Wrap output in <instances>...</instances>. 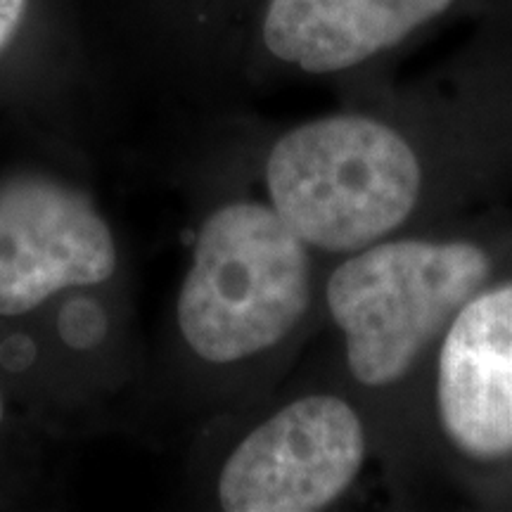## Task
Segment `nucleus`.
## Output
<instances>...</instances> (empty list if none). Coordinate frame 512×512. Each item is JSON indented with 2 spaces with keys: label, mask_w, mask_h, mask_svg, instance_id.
Here are the masks:
<instances>
[{
  "label": "nucleus",
  "mask_w": 512,
  "mask_h": 512,
  "mask_svg": "<svg viewBox=\"0 0 512 512\" xmlns=\"http://www.w3.org/2000/svg\"><path fill=\"white\" fill-rule=\"evenodd\" d=\"M306 242L254 202L226 204L204 221L178 294V328L209 363L275 347L309 309Z\"/></svg>",
  "instance_id": "nucleus-1"
},
{
  "label": "nucleus",
  "mask_w": 512,
  "mask_h": 512,
  "mask_svg": "<svg viewBox=\"0 0 512 512\" xmlns=\"http://www.w3.org/2000/svg\"><path fill=\"white\" fill-rule=\"evenodd\" d=\"M420 181L411 145L368 117L294 128L266 162L275 214L325 252H356L392 233L415 209Z\"/></svg>",
  "instance_id": "nucleus-2"
},
{
  "label": "nucleus",
  "mask_w": 512,
  "mask_h": 512,
  "mask_svg": "<svg viewBox=\"0 0 512 512\" xmlns=\"http://www.w3.org/2000/svg\"><path fill=\"white\" fill-rule=\"evenodd\" d=\"M489 256L470 242L399 240L363 249L332 273L328 306L354 377L394 384L475 297Z\"/></svg>",
  "instance_id": "nucleus-3"
},
{
  "label": "nucleus",
  "mask_w": 512,
  "mask_h": 512,
  "mask_svg": "<svg viewBox=\"0 0 512 512\" xmlns=\"http://www.w3.org/2000/svg\"><path fill=\"white\" fill-rule=\"evenodd\" d=\"M366 434L335 396L280 408L230 453L219 477L228 512H313L337 501L361 472Z\"/></svg>",
  "instance_id": "nucleus-4"
},
{
  "label": "nucleus",
  "mask_w": 512,
  "mask_h": 512,
  "mask_svg": "<svg viewBox=\"0 0 512 512\" xmlns=\"http://www.w3.org/2000/svg\"><path fill=\"white\" fill-rule=\"evenodd\" d=\"M114 271L112 230L86 195L34 174L0 183V316H22Z\"/></svg>",
  "instance_id": "nucleus-5"
},
{
  "label": "nucleus",
  "mask_w": 512,
  "mask_h": 512,
  "mask_svg": "<svg viewBox=\"0 0 512 512\" xmlns=\"http://www.w3.org/2000/svg\"><path fill=\"white\" fill-rule=\"evenodd\" d=\"M437 399L444 430L477 460L512 453V285L472 297L448 325Z\"/></svg>",
  "instance_id": "nucleus-6"
},
{
  "label": "nucleus",
  "mask_w": 512,
  "mask_h": 512,
  "mask_svg": "<svg viewBox=\"0 0 512 512\" xmlns=\"http://www.w3.org/2000/svg\"><path fill=\"white\" fill-rule=\"evenodd\" d=\"M453 0H268L261 38L280 62L309 74L356 67L396 46Z\"/></svg>",
  "instance_id": "nucleus-7"
},
{
  "label": "nucleus",
  "mask_w": 512,
  "mask_h": 512,
  "mask_svg": "<svg viewBox=\"0 0 512 512\" xmlns=\"http://www.w3.org/2000/svg\"><path fill=\"white\" fill-rule=\"evenodd\" d=\"M36 12L38 0H0V62L19 48Z\"/></svg>",
  "instance_id": "nucleus-8"
},
{
  "label": "nucleus",
  "mask_w": 512,
  "mask_h": 512,
  "mask_svg": "<svg viewBox=\"0 0 512 512\" xmlns=\"http://www.w3.org/2000/svg\"><path fill=\"white\" fill-rule=\"evenodd\" d=\"M3 413H5V408H3V396H0V422H3Z\"/></svg>",
  "instance_id": "nucleus-9"
}]
</instances>
